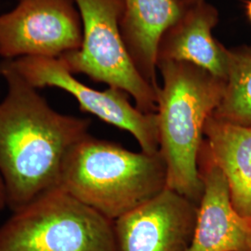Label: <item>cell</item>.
Listing matches in <instances>:
<instances>
[{"label":"cell","instance_id":"cell-12","mask_svg":"<svg viewBox=\"0 0 251 251\" xmlns=\"http://www.w3.org/2000/svg\"><path fill=\"white\" fill-rule=\"evenodd\" d=\"M120 30L136 68L158 91L156 48L163 32L179 18L183 8L175 0H123Z\"/></svg>","mask_w":251,"mask_h":251},{"label":"cell","instance_id":"cell-6","mask_svg":"<svg viewBox=\"0 0 251 251\" xmlns=\"http://www.w3.org/2000/svg\"><path fill=\"white\" fill-rule=\"evenodd\" d=\"M8 62L33 87L66 91L76 100L83 112L128 131L143 152H159L157 114L144 113L133 106L125 91L109 87L105 90L88 87L75 77L60 58L23 57Z\"/></svg>","mask_w":251,"mask_h":251},{"label":"cell","instance_id":"cell-2","mask_svg":"<svg viewBox=\"0 0 251 251\" xmlns=\"http://www.w3.org/2000/svg\"><path fill=\"white\" fill-rule=\"evenodd\" d=\"M157 91L159 151L167 166V187L199 205L203 181L199 155L207 118L220 105L225 80L185 62H160Z\"/></svg>","mask_w":251,"mask_h":251},{"label":"cell","instance_id":"cell-11","mask_svg":"<svg viewBox=\"0 0 251 251\" xmlns=\"http://www.w3.org/2000/svg\"><path fill=\"white\" fill-rule=\"evenodd\" d=\"M202 150L225 174L234 209L251 222V126L212 114L204 127Z\"/></svg>","mask_w":251,"mask_h":251},{"label":"cell","instance_id":"cell-1","mask_svg":"<svg viewBox=\"0 0 251 251\" xmlns=\"http://www.w3.org/2000/svg\"><path fill=\"white\" fill-rule=\"evenodd\" d=\"M0 75L7 86L0 100V178L14 212L60 188L63 161L89 134L90 121L54 110L8 61Z\"/></svg>","mask_w":251,"mask_h":251},{"label":"cell","instance_id":"cell-10","mask_svg":"<svg viewBox=\"0 0 251 251\" xmlns=\"http://www.w3.org/2000/svg\"><path fill=\"white\" fill-rule=\"evenodd\" d=\"M218 22V9L206 0L183 8L179 18L159 38L156 65L167 61L193 63L226 80L230 50L213 37L212 30Z\"/></svg>","mask_w":251,"mask_h":251},{"label":"cell","instance_id":"cell-15","mask_svg":"<svg viewBox=\"0 0 251 251\" xmlns=\"http://www.w3.org/2000/svg\"><path fill=\"white\" fill-rule=\"evenodd\" d=\"M177 3H179V5L182 7V8H185L187 6H190L192 4H195V3H198L200 1H204V0H175Z\"/></svg>","mask_w":251,"mask_h":251},{"label":"cell","instance_id":"cell-9","mask_svg":"<svg viewBox=\"0 0 251 251\" xmlns=\"http://www.w3.org/2000/svg\"><path fill=\"white\" fill-rule=\"evenodd\" d=\"M199 172L203 194L187 251H251V222L234 209L225 174L202 148Z\"/></svg>","mask_w":251,"mask_h":251},{"label":"cell","instance_id":"cell-14","mask_svg":"<svg viewBox=\"0 0 251 251\" xmlns=\"http://www.w3.org/2000/svg\"><path fill=\"white\" fill-rule=\"evenodd\" d=\"M6 207V198H5V190L3 182L0 178V210Z\"/></svg>","mask_w":251,"mask_h":251},{"label":"cell","instance_id":"cell-7","mask_svg":"<svg viewBox=\"0 0 251 251\" xmlns=\"http://www.w3.org/2000/svg\"><path fill=\"white\" fill-rule=\"evenodd\" d=\"M80 13L74 0H16L0 14V56L60 58L79 50Z\"/></svg>","mask_w":251,"mask_h":251},{"label":"cell","instance_id":"cell-8","mask_svg":"<svg viewBox=\"0 0 251 251\" xmlns=\"http://www.w3.org/2000/svg\"><path fill=\"white\" fill-rule=\"evenodd\" d=\"M198 214L197 203L167 187L114 222L118 251H187Z\"/></svg>","mask_w":251,"mask_h":251},{"label":"cell","instance_id":"cell-16","mask_svg":"<svg viewBox=\"0 0 251 251\" xmlns=\"http://www.w3.org/2000/svg\"><path fill=\"white\" fill-rule=\"evenodd\" d=\"M247 13H248L249 19L251 21V0L247 5Z\"/></svg>","mask_w":251,"mask_h":251},{"label":"cell","instance_id":"cell-5","mask_svg":"<svg viewBox=\"0 0 251 251\" xmlns=\"http://www.w3.org/2000/svg\"><path fill=\"white\" fill-rule=\"evenodd\" d=\"M74 1L80 13L83 39L79 50L60 57L67 69L123 90L140 111L156 113L157 90L136 68L121 35L123 0Z\"/></svg>","mask_w":251,"mask_h":251},{"label":"cell","instance_id":"cell-3","mask_svg":"<svg viewBox=\"0 0 251 251\" xmlns=\"http://www.w3.org/2000/svg\"><path fill=\"white\" fill-rule=\"evenodd\" d=\"M167 182L160 151L131 152L88 134L67 153L60 188L115 222L160 194Z\"/></svg>","mask_w":251,"mask_h":251},{"label":"cell","instance_id":"cell-13","mask_svg":"<svg viewBox=\"0 0 251 251\" xmlns=\"http://www.w3.org/2000/svg\"><path fill=\"white\" fill-rule=\"evenodd\" d=\"M213 116L234 124L251 126V46L230 50L224 97Z\"/></svg>","mask_w":251,"mask_h":251},{"label":"cell","instance_id":"cell-4","mask_svg":"<svg viewBox=\"0 0 251 251\" xmlns=\"http://www.w3.org/2000/svg\"><path fill=\"white\" fill-rule=\"evenodd\" d=\"M0 251H118L114 222L62 188L14 211L0 227Z\"/></svg>","mask_w":251,"mask_h":251}]
</instances>
